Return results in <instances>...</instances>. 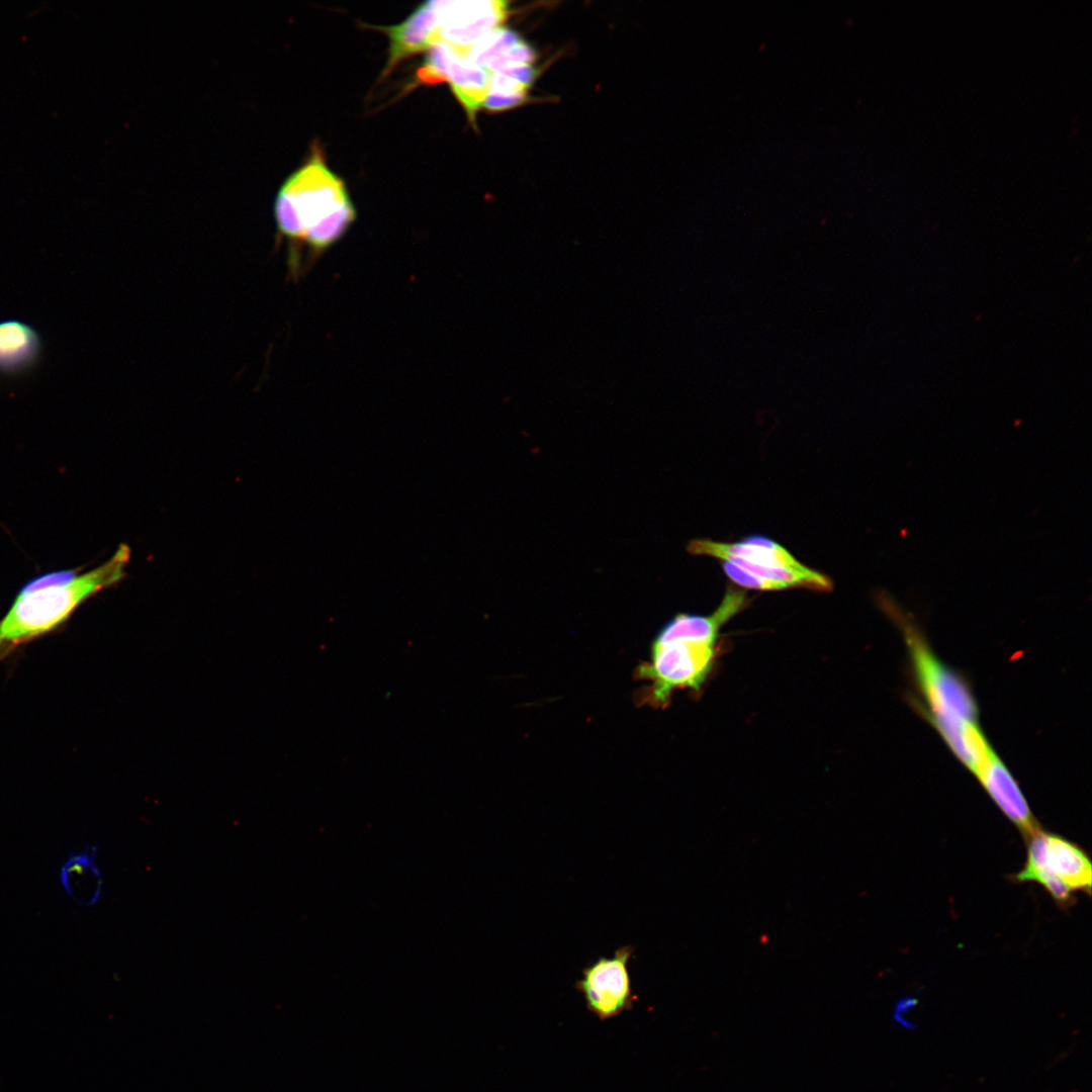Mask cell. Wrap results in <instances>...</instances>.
Listing matches in <instances>:
<instances>
[{
    "mask_svg": "<svg viewBox=\"0 0 1092 1092\" xmlns=\"http://www.w3.org/2000/svg\"><path fill=\"white\" fill-rule=\"evenodd\" d=\"M881 606L899 626L916 687L922 697L919 711L940 737L978 723V706L968 680L934 653L920 628L889 600Z\"/></svg>",
    "mask_w": 1092,
    "mask_h": 1092,
    "instance_id": "5b68a950",
    "label": "cell"
},
{
    "mask_svg": "<svg viewBox=\"0 0 1092 1092\" xmlns=\"http://www.w3.org/2000/svg\"><path fill=\"white\" fill-rule=\"evenodd\" d=\"M489 72L472 62L465 54L442 40L428 50L426 63L419 77L427 83L447 81L455 97L476 128V113L483 106L489 88Z\"/></svg>",
    "mask_w": 1092,
    "mask_h": 1092,
    "instance_id": "ba28073f",
    "label": "cell"
},
{
    "mask_svg": "<svg viewBox=\"0 0 1092 1092\" xmlns=\"http://www.w3.org/2000/svg\"><path fill=\"white\" fill-rule=\"evenodd\" d=\"M521 38L516 31L500 25L468 49L465 56L473 64L491 72L508 60Z\"/></svg>",
    "mask_w": 1092,
    "mask_h": 1092,
    "instance_id": "5bb4252c",
    "label": "cell"
},
{
    "mask_svg": "<svg viewBox=\"0 0 1092 1092\" xmlns=\"http://www.w3.org/2000/svg\"><path fill=\"white\" fill-rule=\"evenodd\" d=\"M687 551L719 560L726 576L739 588L829 592L833 587L828 575L802 563L784 546L761 535L735 542L694 539L688 543Z\"/></svg>",
    "mask_w": 1092,
    "mask_h": 1092,
    "instance_id": "277c9868",
    "label": "cell"
},
{
    "mask_svg": "<svg viewBox=\"0 0 1092 1092\" xmlns=\"http://www.w3.org/2000/svg\"><path fill=\"white\" fill-rule=\"evenodd\" d=\"M41 340L28 324L0 322V374L15 376L31 370L41 355Z\"/></svg>",
    "mask_w": 1092,
    "mask_h": 1092,
    "instance_id": "7c38bea8",
    "label": "cell"
},
{
    "mask_svg": "<svg viewBox=\"0 0 1092 1092\" xmlns=\"http://www.w3.org/2000/svg\"><path fill=\"white\" fill-rule=\"evenodd\" d=\"M975 777L998 809L1025 839L1041 829L1018 783L992 747Z\"/></svg>",
    "mask_w": 1092,
    "mask_h": 1092,
    "instance_id": "30bf717a",
    "label": "cell"
},
{
    "mask_svg": "<svg viewBox=\"0 0 1092 1092\" xmlns=\"http://www.w3.org/2000/svg\"><path fill=\"white\" fill-rule=\"evenodd\" d=\"M274 214L278 234L289 244L291 269L299 251L322 254L342 239L356 218L343 180L316 152L285 180Z\"/></svg>",
    "mask_w": 1092,
    "mask_h": 1092,
    "instance_id": "7a4b0ae2",
    "label": "cell"
},
{
    "mask_svg": "<svg viewBox=\"0 0 1092 1092\" xmlns=\"http://www.w3.org/2000/svg\"><path fill=\"white\" fill-rule=\"evenodd\" d=\"M378 28L389 38V58L383 71L387 76L402 59L428 51L438 40V0L423 3L399 24Z\"/></svg>",
    "mask_w": 1092,
    "mask_h": 1092,
    "instance_id": "8fae6325",
    "label": "cell"
},
{
    "mask_svg": "<svg viewBox=\"0 0 1092 1092\" xmlns=\"http://www.w3.org/2000/svg\"><path fill=\"white\" fill-rule=\"evenodd\" d=\"M129 557V548L121 544L90 571L51 574L27 584L0 619V663L22 646L59 630L85 601L119 581Z\"/></svg>",
    "mask_w": 1092,
    "mask_h": 1092,
    "instance_id": "3957f363",
    "label": "cell"
},
{
    "mask_svg": "<svg viewBox=\"0 0 1092 1092\" xmlns=\"http://www.w3.org/2000/svg\"><path fill=\"white\" fill-rule=\"evenodd\" d=\"M98 846L88 844L80 852H70L60 871V883L69 897L82 906H93L102 893V875L97 867Z\"/></svg>",
    "mask_w": 1092,
    "mask_h": 1092,
    "instance_id": "4fadbf2b",
    "label": "cell"
},
{
    "mask_svg": "<svg viewBox=\"0 0 1092 1092\" xmlns=\"http://www.w3.org/2000/svg\"><path fill=\"white\" fill-rule=\"evenodd\" d=\"M1025 840L1026 861L1012 881L1039 884L1062 908L1075 904L1076 892L1091 894L1092 864L1082 847L1042 829Z\"/></svg>",
    "mask_w": 1092,
    "mask_h": 1092,
    "instance_id": "8992f818",
    "label": "cell"
},
{
    "mask_svg": "<svg viewBox=\"0 0 1092 1092\" xmlns=\"http://www.w3.org/2000/svg\"><path fill=\"white\" fill-rule=\"evenodd\" d=\"M748 604L746 592L729 583L711 614L679 613L666 622L652 642L650 661L637 669L649 681L641 703L664 707L675 690H699L712 670L721 628Z\"/></svg>",
    "mask_w": 1092,
    "mask_h": 1092,
    "instance_id": "6da1fadb",
    "label": "cell"
},
{
    "mask_svg": "<svg viewBox=\"0 0 1092 1092\" xmlns=\"http://www.w3.org/2000/svg\"><path fill=\"white\" fill-rule=\"evenodd\" d=\"M509 4L502 0H438V40L465 54L502 25L510 14Z\"/></svg>",
    "mask_w": 1092,
    "mask_h": 1092,
    "instance_id": "9c48e42d",
    "label": "cell"
},
{
    "mask_svg": "<svg viewBox=\"0 0 1092 1092\" xmlns=\"http://www.w3.org/2000/svg\"><path fill=\"white\" fill-rule=\"evenodd\" d=\"M633 945L618 948L613 957H601L581 971L575 989L583 996L587 1010L605 1021L633 1008L628 964L634 953Z\"/></svg>",
    "mask_w": 1092,
    "mask_h": 1092,
    "instance_id": "52a82bcc",
    "label": "cell"
},
{
    "mask_svg": "<svg viewBox=\"0 0 1092 1092\" xmlns=\"http://www.w3.org/2000/svg\"><path fill=\"white\" fill-rule=\"evenodd\" d=\"M488 94L483 107L498 112L519 106L527 101L528 88L509 76L489 73Z\"/></svg>",
    "mask_w": 1092,
    "mask_h": 1092,
    "instance_id": "9a60e30c",
    "label": "cell"
}]
</instances>
